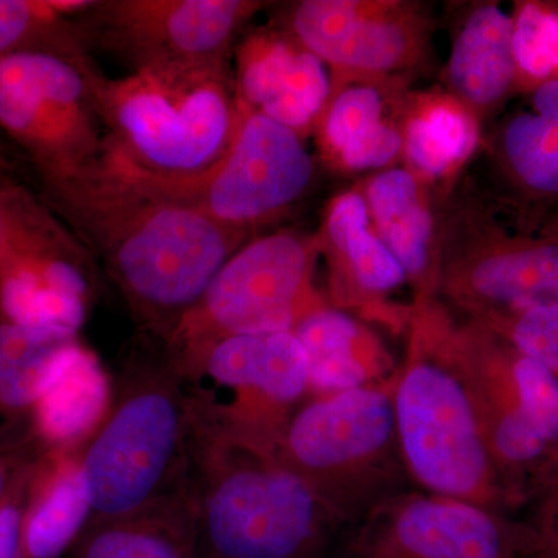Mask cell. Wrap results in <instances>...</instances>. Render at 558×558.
I'll list each match as a JSON object with an SVG mask.
<instances>
[{
	"mask_svg": "<svg viewBox=\"0 0 558 558\" xmlns=\"http://www.w3.org/2000/svg\"><path fill=\"white\" fill-rule=\"evenodd\" d=\"M534 109L542 119L558 124V80L543 81L534 90Z\"/></svg>",
	"mask_w": 558,
	"mask_h": 558,
	"instance_id": "obj_35",
	"label": "cell"
},
{
	"mask_svg": "<svg viewBox=\"0 0 558 558\" xmlns=\"http://www.w3.org/2000/svg\"><path fill=\"white\" fill-rule=\"evenodd\" d=\"M402 464L428 494L487 509L495 461L453 323L432 301L413 315L409 357L392 385Z\"/></svg>",
	"mask_w": 558,
	"mask_h": 558,
	"instance_id": "obj_5",
	"label": "cell"
},
{
	"mask_svg": "<svg viewBox=\"0 0 558 558\" xmlns=\"http://www.w3.org/2000/svg\"><path fill=\"white\" fill-rule=\"evenodd\" d=\"M100 263L143 333L163 339L252 233L140 190L105 161L40 189Z\"/></svg>",
	"mask_w": 558,
	"mask_h": 558,
	"instance_id": "obj_1",
	"label": "cell"
},
{
	"mask_svg": "<svg viewBox=\"0 0 558 558\" xmlns=\"http://www.w3.org/2000/svg\"><path fill=\"white\" fill-rule=\"evenodd\" d=\"M513 54L519 72L558 80V11L523 3L513 16Z\"/></svg>",
	"mask_w": 558,
	"mask_h": 558,
	"instance_id": "obj_30",
	"label": "cell"
},
{
	"mask_svg": "<svg viewBox=\"0 0 558 558\" xmlns=\"http://www.w3.org/2000/svg\"><path fill=\"white\" fill-rule=\"evenodd\" d=\"M535 558H558V532L546 542V545L543 546Z\"/></svg>",
	"mask_w": 558,
	"mask_h": 558,
	"instance_id": "obj_37",
	"label": "cell"
},
{
	"mask_svg": "<svg viewBox=\"0 0 558 558\" xmlns=\"http://www.w3.org/2000/svg\"><path fill=\"white\" fill-rule=\"evenodd\" d=\"M435 292L470 319L495 323L558 307V241L509 238L475 211L439 233Z\"/></svg>",
	"mask_w": 558,
	"mask_h": 558,
	"instance_id": "obj_10",
	"label": "cell"
},
{
	"mask_svg": "<svg viewBox=\"0 0 558 558\" xmlns=\"http://www.w3.org/2000/svg\"><path fill=\"white\" fill-rule=\"evenodd\" d=\"M90 0H0V60L16 54H50L84 68L90 47L81 10Z\"/></svg>",
	"mask_w": 558,
	"mask_h": 558,
	"instance_id": "obj_27",
	"label": "cell"
},
{
	"mask_svg": "<svg viewBox=\"0 0 558 558\" xmlns=\"http://www.w3.org/2000/svg\"><path fill=\"white\" fill-rule=\"evenodd\" d=\"M110 389L100 360L75 341L62 349L47 371L33 432L49 450L78 449L105 417Z\"/></svg>",
	"mask_w": 558,
	"mask_h": 558,
	"instance_id": "obj_19",
	"label": "cell"
},
{
	"mask_svg": "<svg viewBox=\"0 0 558 558\" xmlns=\"http://www.w3.org/2000/svg\"><path fill=\"white\" fill-rule=\"evenodd\" d=\"M319 255L317 233L278 231L242 245L159 339L183 376L220 340L292 332L301 319L328 307L314 282Z\"/></svg>",
	"mask_w": 558,
	"mask_h": 558,
	"instance_id": "obj_6",
	"label": "cell"
},
{
	"mask_svg": "<svg viewBox=\"0 0 558 558\" xmlns=\"http://www.w3.org/2000/svg\"><path fill=\"white\" fill-rule=\"evenodd\" d=\"M520 410L546 442L558 440V377L537 360L521 354L509 360Z\"/></svg>",
	"mask_w": 558,
	"mask_h": 558,
	"instance_id": "obj_31",
	"label": "cell"
},
{
	"mask_svg": "<svg viewBox=\"0 0 558 558\" xmlns=\"http://www.w3.org/2000/svg\"><path fill=\"white\" fill-rule=\"evenodd\" d=\"M46 451L49 449L35 433L11 442L0 444V506L22 476L38 464Z\"/></svg>",
	"mask_w": 558,
	"mask_h": 558,
	"instance_id": "obj_33",
	"label": "cell"
},
{
	"mask_svg": "<svg viewBox=\"0 0 558 558\" xmlns=\"http://www.w3.org/2000/svg\"><path fill=\"white\" fill-rule=\"evenodd\" d=\"M97 286V269L72 263L0 266V317L27 326H60L78 332Z\"/></svg>",
	"mask_w": 558,
	"mask_h": 558,
	"instance_id": "obj_24",
	"label": "cell"
},
{
	"mask_svg": "<svg viewBox=\"0 0 558 558\" xmlns=\"http://www.w3.org/2000/svg\"><path fill=\"white\" fill-rule=\"evenodd\" d=\"M288 32L330 69L332 92L414 68L427 44L417 9L388 0H303L290 10Z\"/></svg>",
	"mask_w": 558,
	"mask_h": 558,
	"instance_id": "obj_13",
	"label": "cell"
},
{
	"mask_svg": "<svg viewBox=\"0 0 558 558\" xmlns=\"http://www.w3.org/2000/svg\"><path fill=\"white\" fill-rule=\"evenodd\" d=\"M292 332L306 351L310 391L318 396L374 387L387 376L389 357L381 341L347 312L323 307Z\"/></svg>",
	"mask_w": 558,
	"mask_h": 558,
	"instance_id": "obj_23",
	"label": "cell"
},
{
	"mask_svg": "<svg viewBox=\"0 0 558 558\" xmlns=\"http://www.w3.org/2000/svg\"><path fill=\"white\" fill-rule=\"evenodd\" d=\"M14 260L72 263L97 269V260L40 196L22 183H0V264Z\"/></svg>",
	"mask_w": 558,
	"mask_h": 558,
	"instance_id": "obj_28",
	"label": "cell"
},
{
	"mask_svg": "<svg viewBox=\"0 0 558 558\" xmlns=\"http://www.w3.org/2000/svg\"><path fill=\"white\" fill-rule=\"evenodd\" d=\"M185 379L194 398L233 396L218 411L194 405L199 416L275 442L289 411L310 391V363L295 333H252L213 344Z\"/></svg>",
	"mask_w": 558,
	"mask_h": 558,
	"instance_id": "obj_12",
	"label": "cell"
},
{
	"mask_svg": "<svg viewBox=\"0 0 558 558\" xmlns=\"http://www.w3.org/2000/svg\"><path fill=\"white\" fill-rule=\"evenodd\" d=\"M20 174L16 157L0 135V183H21Z\"/></svg>",
	"mask_w": 558,
	"mask_h": 558,
	"instance_id": "obj_36",
	"label": "cell"
},
{
	"mask_svg": "<svg viewBox=\"0 0 558 558\" xmlns=\"http://www.w3.org/2000/svg\"><path fill=\"white\" fill-rule=\"evenodd\" d=\"M33 470L25 473L0 506V558H21V529Z\"/></svg>",
	"mask_w": 558,
	"mask_h": 558,
	"instance_id": "obj_34",
	"label": "cell"
},
{
	"mask_svg": "<svg viewBox=\"0 0 558 558\" xmlns=\"http://www.w3.org/2000/svg\"><path fill=\"white\" fill-rule=\"evenodd\" d=\"M78 332L0 317V444L32 435L36 403L51 362Z\"/></svg>",
	"mask_w": 558,
	"mask_h": 558,
	"instance_id": "obj_25",
	"label": "cell"
},
{
	"mask_svg": "<svg viewBox=\"0 0 558 558\" xmlns=\"http://www.w3.org/2000/svg\"><path fill=\"white\" fill-rule=\"evenodd\" d=\"M234 89L242 108L304 137L328 106V69L288 31L259 28L234 50Z\"/></svg>",
	"mask_w": 558,
	"mask_h": 558,
	"instance_id": "obj_15",
	"label": "cell"
},
{
	"mask_svg": "<svg viewBox=\"0 0 558 558\" xmlns=\"http://www.w3.org/2000/svg\"><path fill=\"white\" fill-rule=\"evenodd\" d=\"M89 65L50 54L0 60V132L31 161L40 189L105 159L106 131L84 73Z\"/></svg>",
	"mask_w": 558,
	"mask_h": 558,
	"instance_id": "obj_9",
	"label": "cell"
},
{
	"mask_svg": "<svg viewBox=\"0 0 558 558\" xmlns=\"http://www.w3.org/2000/svg\"><path fill=\"white\" fill-rule=\"evenodd\" d=\"M106 131L105 161L154 174L204 170L236 134L241 106L229 58L182 61L109 78L84 70Z\"/></svg>",
	"mask_w": 558,
	"mask_h": 558,
	"instance_id": "obj_4",
	"label": "cell"
},
{
	"mask_svg": "<svg viewBox=\"0 0 558 558\" xmlns=\"http://www.w3.org/2000/svg\"><path fill=\"white\" fill-rule=\"evenodd\" d=\"M110 402L76 449L90 519H116L189 488L196 410L175 360L142 333L110 380Z\"/></svg>",
	"mask_w": 558,
	"mask_h": 558,
	"instance_id": "obj_3",
	"label": "cell"
},
{
	"mask_svg": "<svg viewBox=\"0 0 558 558\" xmlns=\"http://www.w3.org/2000/svg\"><path fill=\"white\" fill-rule=\"evenodd\" d=\"M263 5L252 0H90L76 16L89 47L137 70L229 58L238 32Z\"/></svg>",
	"mask_w": 558,
	"mask_h": 558,
	"instance_id": "obj_11",
	"label": "cell"
},
{
	"mask_svg": "<svg viewBox=\"0 0 558 558\" xmlns=\"http://www.w3.org/2000/svg\"><path fill=\"white\" fill-rule=\"evenodd\" d=\"M229 148L204 170L154 174L105 161L140 190L199 211L231 229L255 233L274 222L310 189L314 160L295 131L241 108Z\"/></svg>",
	"mask_w": 558,
	"mask_h": 558,
	"instance_id": "obj_7",
	"label": "cell"
},
{
	"mask_svg": "<svg viewBox=\"0 0 558 558\" xmlns=\"http://www.w3.org/2000/svg\"><path fill=\"white\" fill-rule=\"evenodd\" d=\"M319 253L328 258L333 295L344 288L355 295H387L407 281L405 271L371 226L365 197L348 191L330 202L317 233Z\"/></svg>",
	"mask_w": 558,
	"mask_h": 558,
	"instance_id": "obj_21",
	"label": "cell"
},
{
	"mask_svg": "<svg viewBox=\"0 0 558 558\" xmlns=\"http://www.w3.org/2000/svg\"><path fill=\"white\" fill-rule=\"evenodd\" d=\"M380 81H349L330 95L315 131L323 156L340 170H388L402 154V123L389 119Z\"/></svg>",
	"mask_w": 558,
	"mask_h": 558,
	"instance_id": "obj_16",
	"label": "cell"
},
{
	"mask_svg": "<svg viewBox=\"0 0 558 558\" xmlns=\"http://www.w3.org/2000/svg\"><path fill=\"white\" fill-rule=\"evenodd\" d=\"M92 510L75 450H49L33 472L21 529V558H60Z\"/></svg>",
	"mask_w": 558,
	"mask_h": 558,
	"instance_id": "obj_22",
	"label": "cell"
},
{
	"mask_svg": "<svg viewBox=\"0 0 558 558\" xmlns=\"http://www.w3.org/2000/svg\"><path fill=\"white\" fill-rule=\"evenodd\" d=\"M447 86L476 117L497 106L519 75L513 54V16L497 3H481L462 21L446 70Z\"/></svg>",
	"mask_w": 558,
	"mask_h": 558,
	"instance_id": "obj_20",
	"label": "cell"
},
{
	"mask_svg": "<svg viewBox=\"0 0 558 558\" xmlns=\"http://www.w3.org/2000/svg\"><path fill=\"white\" fill-rule=\"evenodd\" d=\"M274 446L343 515L384 483L396 459L402 461L392 387L318 396L290 414Z\"/></svg>",
	"mask_w": 558,
	"mask_h": 558,
	"instance_id": "obj_8",
	"label": "cell"
},
{
	"mask_svg": "<svg viewBox=\"0 0 558 558\" xmlns=\"http://www.w3.org/2000/svg\"><path fill=\"white\" fill-rule=\"evenodd\" d=\"M402 154L421 180H446L478 146L476 117L450 94L414 97L403 105Z\"/></svg>",
	"mask_w": 558,
	"mask_h": 558,
	"instance_id": "obj_26",
	"label": "cell"
},
{
	"mask_svg": "<svg viewBox=\"0 0 558 558\" xmlns=\"http://www.w3.org/2000/svg\"><path fill=\"white\" fill-rule=\"evenodd\" d=\"M371 226L398 259L407 278L421 289V301L435 292L439 233L424 183L405 168H388L366 185Z\"/></svg>",
	"mask_w": 558,
	"mask_h": 558,
	"instance_id": "obj_17",
	"label": "cell"
},
{
	"mask_svg": "<svg viewBox=\"0 0 558 558\" xmlns=\"http://www.w3.org/2000/svg\"><path fill=\"white\" fill-rule=\"evenodd\" d=\"M189 488L208 558H317L341 517L271 440L197 414Z\"/></svg>",
	"mask_w": 558,
	"mask_h": 558,
	"instance_id": "obj_2",
	"label": "cell"
},
{
	"mask_svg": "<svg viewBox=\"0 0 558 558\" xmlns=\"http://www.w3.org/2000/svg\"><path fill=\"white\" fill-rule=\"evenodd\" d=\"M355 558H510L508 532L488 509L440 495H407L373 510Z\"/></svg>",
	"mask_w": 558,
	"mask_h": 558,
	"instance_id": "obj_14",
	"label": "cell"
},
{
	"mask_svg": "<svg viewBox=\"0 0 558 558\" xmlns=\"http://www.w3.org/2000/svg\"><path fill=\"white\" fill-rule=\"evenodd\" d=\"M481 323V322H480ZM517 351L558 374V307L526 312L519 317L483 323Z\"/></svg>",
	"mask_w": 558,
	"mask_h": 558,
	"instance_id": "obj_32",
	"label": "cell"
},
{
	"mask_svg": "<svg viewBox=\"0 0 558 558\" xmlns=\"http://www.w3.org/2000/svg\"><path fill=\"white\" fill-rule=\"evenodd\" d=\"M201 537L190 488L116 517L90 519L70 558H197Z\"/></svg>",
	"mask_w": 558,
	"mask_h": 558,
	"instance_id": "obj_18",
	"label": "cell"
},
{
	"mask_svg": "<svg viewBox=\"0 0 558 558\" xmlns=\"http://www.w3.org/2000/svg\"><path fill=\"white\" fill-rule=\"evenodd\" d=\"M499 146L506 168L524 189L558 196V124L519 113L502 128Z\"/></svg>",
	"mask_w": 558,
	"mask_h": 558,
	"instance_id": "obj_29",
	"label": "cell"
}]
</instances>
